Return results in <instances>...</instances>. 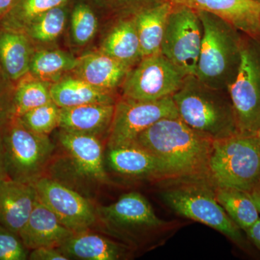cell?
<instances>
[{"label": "cell", "instance_id": "cell-41", "mask_svg": "<svg viewBox=\"0 0 260 260\" xmlns=\"http://www.w3.org/2000/svg\"><path fill=\"white\" fill-rule=\"evenodd\" d=\"M254 1L257 2V3H260V0H254Z\"/></svg>", "mask_w": 260, "mask_h": 260}, {"label": "cell", "instance_id": "cell-10", "mask_svg": "<svg viewBox=\"0 0 260 260\" xmlns=\"http://www.w3.org/2000/svg\"><path fill=\"white\" fill-rule=\"evenodd\" d=\"M172 96L153 102L120 97L115 104L107 148L133 144L145 129L164 118L178 117Z\"/></svg>", "mask_w": 260, "mask_h": 260}, {"label": "cell", "instance_id": "cell-39", "mask_svg": "<svg viewBox=\"0 0 260 260\" xmlns=\"http://www.w3.org/2000/svg\"><path fill=\"white\" fill-rule=\"evenodd\" d=\"M8 177L5 170L4 156H3V148L0 143V179Z\"/></svg>", "mask_w": 260, "mask_h": 260}, {"label": "cell", "instance_id": "cell-32", "mask_svg": "<svg viewBox=\"0 0 260 260\" xmlns=\"http://www.w3.org/2000/svg\"><path fill=\"white\" fill-rule=\"evenodd\" d=\"M109 20L135 16L142 10L165 0H88Z\"/></svg>", "mask_w": 260, "mask_h": 260}, {"label": "cell", "instance_id": "cell-35", "mask_svg": "<svg viewBox=\"0 0 260 260\" xmlns=\"http://www.w3.org/2000/svg\"><path fill=\"white\" fill-rule=\"evenodd\" d=\"M28 259L30 260H68L59 248L39 247L32 249L29 253Z\"/></svg>", "mask_w": 260, "mask_h": 260}, {"label": "cell", "instance_id": "cell-25", "mask_svg": "<svg viewBox=\"0 0 260 260\" xmlns=\"http://www.w3.org/2000/svg\"><path fill=\"white\" fill-rule=\"evenodd\" d=\"M73 0L47 10L39 15L24 30L35 49L56 47L69 21Z\"/></svg>", "mask_w": 260, "mask_h": 260}, {"label": "cell", "instance_id": "cell-2", "mask_svg": "<svg viewBox=\"0 0 260 260\" xmlns=\"http://www.w3.org/2000/svg\"><path fill=\"white\" fill-rule=\"evenodd\" d=\"M172 99L181 120L211 141L240 134L227 90L211 88L189 75Z\"/></svg>", "mask_w": 260, "mask_h": 260}, {"label": "cell", "instance_id": "cell-31", "mask_svg": "<svg viewBox=\"0 0 260 260\" xmlns=\"http://www.w3.org/2000/svg\"><path fill=\"white\" fill-rule=\"evenodd\" d=\"M60 107L51 102L18 117L24 126L37 134L49 135L59 128Z\"/></svg>", "mask_w": 260, "mask_h": 260}, {"label": "cell", "instance_id": "cell-8", "mask_svg": "<svg viewBox=\"0 0 260 260\" xmlns=\"http://www.w3.org/2000/svg\"><path fill=\"white\" fill-rule=\"evenodd\" d=\"M187 76L161 52L145 56L126 75L121 96L143 102L172 96Z\"/></svg>", "mask_w": 260, "mask_h": 260}, {"label": "cell", "instance_id": "cell-19", "mask_svg": "<svg viewBox=\"0 0 260 260\" xmlns=\"http://www.w3.org/2000/svg\"><path fill=\"white\" fill-rule=\"evenodd\" d=\"M115 104H92L60 108L59 128L75 134L90 135L102 140L108 137Z\"/></svg>", "mask_w": 260, "mask_h": 260}, {"label": "cell", "instance_id": "cell-38", "mask_svg": "<svg viewBox=\"0 0 260 260\" xmlns=\"http://www.w3.org/2000/svg\"><path fill=\"white\" fill-rule=\"evenodd\" d=\"M249 194H250L254 204L256 205L258 211L260 213V184H258L252 191H250Z\"/></svg>", "mask_w": 260, "mask_h": 260}, {"label": "cell", "instance_id": "cell-11", "mask_svg": "<svg viewBox=\"0 0 260 260\" xmlns=\"http://www.w3.org/2000/svg\"><path fill=\"white\" fill-rule=\"evenodd\" d=\"M34 186L39 201L73 232H86L96 223L97 208L75 189L46 177L38 179Z\"/></svg>", "mask_w": 260, "mask_h": 260}, {"label": "cell", "instance_id": "cell-14", "mask_svg": "<svg viewBox=\"0 0 260 260\" xmlns=\"http://www.w3.org/2000/svg\"><path fill=\"white\" fill-rule=\"evenodd\" d=\"M58 139L71 159L77 174L98 182L107 181L105 156L100 138L60 129Z\"/></svg>", "mask_w": 260, "mask_h": 260}, {"label": "cell", "instance_id": "cell-21", "mask_svg": "<svg viewBox=\"0 0 260 260\" xmlns=\"http://www.w3.org/2000/svg\"><path fill=\"white\" fill-rule=\"evenodd\" d=\"M34 51L25 32L0 28V71L11 83L28 74Z\"/></svg>", "mask_w": 260, "mask_h": 260}, {"label": "cell", "instance_id": "cell-20", "mask_svg": "<svg viewBox=\"0 0 260 260\" xmlns=\"http://www.w3.org/2000/svg\"><path fill=\"white\" fill-rule=\"evenodd\" d=\"M97 50L133 68L142 59L134 17L110 20Z\"/></svg>", "mask_w": 260, "mask_h": 260}, {"label": "cell", "instance_id": "cell-40", "mask_svg": "<svg viewBox=\"0 0 260 260\" xmlns=\"http://www.w3.org/2000/svg\"><path fill=\"white\" fill-rule=\"evenodd\" d=\"M256 137H257L258 139H259L260 142V129H259V131H258V133H256Z\"/></svg>", "mask_w": 260, "mask_h": 260}, {"label": "cell", "instance_id": "cell-4", "mask_svg": "<svg viewBox=\"0 0 260 260\" xmlns=\"http://www.w3.org/2000/svg\"><path fill=\"white\" fill-rule=\"evenodd\" d=\"M172 180L174 183L160 192L164 204L177 215L205 224L245 249L247 245L240 228L218 203L215 186L208 178Z\"/></svg>", "mask_w": 260, "mask_h": 260}, {"label": "cell", "instance_id": "cell-7", "mask_svg": "<svg viewBox=\"0 0 260 260\" xmlns=\"http://www.w3.org/2000/svg\"><path fill=\"white\" fill-rule=\"evenodd\" d=\"M239 133L256 135L260 129V41L244 35L240 65L228 88Z\"/></svg>", "mask_w": 260, "mask_h": 260}, {"label": "cell", "instance_id": "cell-26", "mask_svg": "<svg viewBox=\"0 0 260 260\" xmlns=\"http://www.w3.org/2000/svg\"><path fill=\"white\" fill-rule=\"evenodd\" d=\"M78 61V56L56 47L35 49L29 74L51 85L71 73Z\"/></svg>", "mask_w": 260, "mask_h": 260}, {"label": "cell", "instance_id": "cell-37", "mask_svg": "<svg viewBox=\"0 0 260 260\" xmlns=\"http://www.w3.org/2000/svg\"><path fill=\"white\" fill-rule=\"evenodd\" d=\"M15 0H0V20L9 12Z\"/></svg>", "mask_w": 260, "mask_h": 260}, {"label": "cell", "instance_id": "cell-9", "mask_svg": "<svg viewBox=\"0 0 260 260\" xmlns=\"http://www.w3.org/2000/svg\"><path fill=\"white\" fill-rule=\"evenodd\" d=\"M203 25L197 10L173 4L168 17L160 52L186 75H196Z\"/></svg>", "mask_w": 260, "mask_h": 260}, {"label": "cell", "instance_id": "cell-24", "mask_svg": "<svg viewBox=\"0 0 260 260\" xmlns=\"http://www.w3.org/2000/svg\"><path fill=\"white\" fill-rule=\"evenodd\" d=\"M171 0L160 2L135 15L142 58L160 52L168 17L172 10Z\"/></svg>", "mask_w": 260, "mask_h": 260}, {"label": "cell", "instance_id": "cell-18", "mask_svg": "<svg viewBox=\"0 0 260 260\" xmlns=\"http://www.w3.org/2000/svg\"><path fill=\"white\" fill-rule=\"evenodd\" d=\"M74 234L38 199L18 235L29 250H32L39 247L59 248Z\"/></svg>", "mask_w": 260, "mask_h": 260}, {"label": "cell", "instance_id": "cell-36", "mask_svg": "<svg viewBox=\"0 0 260 260\" xmlns=\"http://www.w3.org/2000/svg\"><path fill=\"white\" fill-rule=\"evenodd\" d=\"M246 235L260 250V218L245 231Z\"/></svg>", "mask_w": 260, "mask_h": 260}, {"label": "cell", "instance_id": "cell-34", "mask_svg": "<svg viewBox=\"0 0 260 260\" xmlns=\"http://www.w3.org/2000/svg\"><path fill=\"white\" fill-rule=\"evenodd\" d=\"M15 84L0 71V143L3 129L12 118V103Z\"/></svg>", "mask_w": 260, "mask_h": 260}, {"label": "cell", "instance_id": "cell-33", "mask_svg": "<svg viewBox=\"0 0 260 260\" xmlns=\"http://www.w3.org/2000/svg\"><path fill=\"white\" fill-rule=\"evenodd\" d=\"M28 250L18 234L0 224V260L28 259Z\"/></svg>", "mask_w": 260, "mask_h": 260}, {"label": "cell", "instance_id": "cell-3", "mask_svg": "<svg viewBox=\"0 0 260 260\" xmlns=\"http://www.w3.org/2000/svg\"><path fill=\"white\" fill-rule=\"evenodd\" d=\"M197 12L203 34L195 76L211 88L228 91L239 71L244 34L218 15Z\"/></svg>", "mask_w": 260, "mask_h": 260}, {"label": "cell", "instance_id": "cell-5", "mask_svg": "<svg viewBox=\"0 0 260 260\" xmlns=\"http://www.w3.org/2000/svg\"><path fill=\"white\" fill-rule=\"evenodd\" d=\"M208 179L214 186L250 192L260 184V142L239 134L212 143Z\"/></svg>", "mask_w": 260, "mask_h": 260}, {"label": "cell", "instance_id": "cell-13", "mask_svg": "<svg viewBox=\"0 0 260 260\" xmlns=\"http://www.w3.org/2000/svg\"><path fill=\"white\" fill-rule=\"evenodd\" d=\"M105 164L112 172L126 177L171 179L165 164L135 143L107 148Z\"/></svg>", "mask_w": 260, "mask_h": 260}, {"label": "cell", "instance_id": "cell-17", "mask_svg": "<svg viewBox=\"0 0 260 260\" xmlns=\"http://www.w3.org/2000/svg\"><path fill=\"white\" fill-rule=\"evenodd\" d=\"M37 200L34 184L15 181L9 177L0 179V224L18 234Z\"/></svg>", "mask_w": 260, "mask_h": 260}, {"label": "cell", "instance_id": "cell-28", "mask_svg": "<svg viewBox=\"0 0 260 260\" xmlns=\"http://www.w3.org/2000/svg\"><path fill=\"white\" fill-rule=\"evenodd\" d=\"M215 195L227 215L244 232L259 218L257 208L247 191L215 186Z\"/></svg>", "mask_w": 260, "mask_h": 260}, {"label": "cell", "instance_id": "cell-16", "mask_svg": "<svg viewBox=\"0 0 260 260\" xmlns=\"http://www.w3.org/2000/svg\"><path fill=\"white\" fill-rule=\"evenodd\" d=\"M132 68L101 51H90L78 57L70 74L95 88L116 93Z\"/></svg>", "mask_w": 260, "mask_h": 260}, {"label": "cell", "instance_id": "cell-29", "mask_svg": "<svg viewBox=\"0 0 260 260\" xmlns=\"http://www.w3.org/2000/svg\"><path fill=\"white\" fill-rule=\"evenodd\" d=\"M51 84L25 75L15 84L12 103V117H20L28 111L52 102Z\"/></svg>", "mask_w": 260, "mask_h": 260}, {"label": "cell", "instance_id": "cell-30", "mask_svg": "<svg viewBox=\"0 0 260 260\" xmlns=\"http://www.w3.org/2000/svg\"><path fill=\"white\" fill-rule=\"evenodd\" d=\"M70 0H15L9 12L0 20V28L24 31L37 17Z\"/></svg>", "mask_w": 260, "mask_h": 260}, {"label": "cell", "instance_id": "cell-15", "mask_svg": "<svg viewBox=\"0 0 260 260\" xmlns=\"http://www.w3.org/2000/svg\"><path fill=\"white\" fill-rule=\"evenodd\" d=\"M195 10L209 12L234 25L244 35L260 41V3L254 0H171Z\"/></svg>", "mask_w": 260, "mask_h": 260}, {"label": "cell", "instance_id": "cell-22", "mask_svg": "<svg viewBox=\"0 0 260 260\" xmlns=\"http://www.w3.org/2000/svg\"><path fill=\"white\" fill-rule=\"evenodd\" d=\"M59 249L70 259L118 260L129 254L126 245L88 231L75 233Z\"/></svg>", "mask_w": 260, "mask_h": 260}, {"label": "cell", "instance_id": "cell-23", "mask_svg": "<svg viewBox=\"0 0 260 260\" xmlns=\"http://www.w3.org/2000/svg\"><path fill=\"white\" fill-rule=\"evenodd\" d=\"M52 102L60 108L92 104H115L116 93L95 88L72 74L65 75L50 86Z\"/></svg>", "mask_w": 260, "mask_h": 260}, {"label": "cell", "instance_id": "cell-1", "mask_svg": "<svg viewBox=\"0 0 260 260\" xmlns=\"http://www.w3.org/2000/svg\"><path fill=\"white\" fill-rule=\"evenodd\" d=\"M212 143L178 116L157 121L143 132L133 143L162 160L172 179L208 178Z\"/></svg>", "mask_w": 260, "mask_h": 260}, {"label": "cell", "instance_id": "cell-12", "mask_svg": "<svg viewBox=\"0 0 260 260\" xmlns=\"http://www.w3.org/2000/svg\"><path fill=\"white\" fill-rule=\"evenodd\" d=\"M97 215L108 230L119 237L152 232L167 224L158 218L148 200L136 191L126 193L115 203L97 208Z\"/></svg>", "mask_w": 260, "mask_h": 260}, {"label": "cell", "instance_id": "cell-27", "mask_svg": "<svg viewBox=\"0 0 260 260\" xmlns=\"http://www.w3.org/2000/svg\"><path fill=\"white\" fill-rule=\"evenodd\" d=\"M99 15L88 0H73L68 23L70 41L75 47H86L93 40L100 26Z\"/></svg>", "mask_w": 260, "mask_h": 260}, {"label": "cell", "instance_id": "cell-6", "mask_svg": "<svg viewBox=\"0 0 260 260\" xmlns=\"http://www.w3.org/2000/svg\"><path fill=\"white\" fill-rule=\"evenodd\" d=\"M1 145L8 177L31 184L42 177L55 149L49 135L30 131L18 117L5 126Z\"/></svg>", "mask_w": 260, "mask_h": 260}]
</instances>
